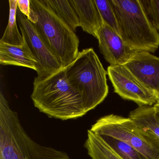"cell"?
Masks as SVG:
<instances>
[{"mask_svg":"<svg viewBox=\"0 0 159 159\" xmlns=\"http://www.w3.org/2000/svg\"><path fill=\"white\" fill-rule=\"evenodd\" d=\"M122 159H148L137 150L123 141L107 135H98Z\"/></svg>","mask_w":159,"mask_h":159,"instance_id":"17","label":"cell"},{"mask_svg":"<svg viewBox=\"0 0 159 159\" xmlns=\"http://www.w3.org/2000/svg\"><path fill=\"white\" fill-rule=\"evenodd\" d=\"M114 93L123 99L136 103L139 107L152 106L157 96L141 84L123 65L110 66L107 70Z\"/></svg>","mask_w":159,"mask_h":159,"instance_id":"8","label":"cell"},{"mask_svg":"<svg viewBox=\"0 0 159 159\" xmlns=\"http://www.w3.org/2000/svg\"><path fill=\"white\" fill-rule=\"evenodd\" d=\"M16 17L21 34L39 64L38 76L34 80H42L63 69L60 62L49 50L27 17L19 10L17 11Z\"/></svg>","mask_w":159,"mask_h":159,"instance_id":"7","label":"cell"},{"mask_svg":"<svg viewBox=\"0 0 159 159\" xmlns=\"http://www.w3.org/2000/svg\"><path fill=\"white\" fill-rule=\"evenodd\" d=\"M123 66L149 90L159 94V57L146 52H136Z\"/></svg>","mask_w":159,"mask_h":159,"instance_id":"9","label":"cell"},{"mask_svg":"<svg viewBox=\"0 0 159 159\" xmlns=\"http://www.w3.org/2000/svg\"><path fill=\"white\" fill-rule=\"evenodd\" d=\"M29 18L35 29L63 69L68 66L79 54V39L50 8L46 0H30Z\"/></svg>","mask_w":159,"mask_h":159,"instance_id":"2","label":"cell"},{"mask_svg":"<svg viewBox=\"0 0 159 159\" xmlns=\"http://www.w3.org/2000/svg\"><path fill=\"white\" fill-rule=\"evenodd\" d=\"M21 46L11 45L0 42V64L13 65L38 70V62L24 39Z\"/></svg>","mask_w":159,"mask_h":159,"instance_id":"12","label":"cell"},{"mask_svg":"<svg viewBox=\"0 0 159 159\" xmlns=\"http://www.w3.org/2000/svg\"><path fill=\"white\" fill-rule=\"evenodd\" d=\"M31 98L41 112L65 120L86 114L80 94L70 85L65 69L42 80H34Z\"/></svg>","mask_w":159,"mask_h":159,"instance_id":"1","label":"cell"},{"mask_svg":"<svg viewBox=\"0 0 159 159\" xmlns=\"http://www.w3.org/2000/svg\"><path fill=\"white\" fill-rule=\"evenodd\" d=\"M90 130L97 135L109 136L125 142L148 159H159V138L129 117L106 115L97 120Z\"/></svg>","mask_w":159,"mask_h":159,"instance_id":"5","label":"cell"},{"mask_svg":"<svg viewBox=\"0 0 159 159\" xmlns=\"http://www.w3.org/2000/svg\"><path fill=\"white\" fill-rule=\"evenodd\" d=\"M154 109H155V113L156 115L159 117V103L156 102L154 105H153Z\"/></svg>","mask_w":159,"mask_h":159,"instance_id":"22","label":"cell"},{"mask_svg":"<svg viewBox=\"0 0 159 159\" xmlns=\"http://www.w3.org/2000/svg\"><path fill=\"white\" fill-rule=\"evenodd\" d=\"M10 14L9 22L0 42L11 45L21 46L24 43V39L17 27V0H10Z\"/></svg>","mask_w":159,"mask_h":159,"instance_id":"16","label":"cell"},{"mask_svg":"<svg viewBox=\"0 0 159 159\" xmlns=\"http://www.w3.org/2000/svg\"><path fill=\"white\" fill-rule=\"evenodd\" d=\"M125 43L135 52H154L159 33L148 17L140 0H109Z\"/></svg>","mask_w":159,"mask_h":159,"instance_id":"4","label":"cell"},{"mask_svg":"<svg viewBox=\"0 0 159 159\" xmlns=\"http://www.w3.org/2000/svg\"><path fill=\"white\" fill-rule=\"evenodd\" d=\"M95 2L104 24L119 33L116 16L109 0H95Z\"/></svg>","mask_w":159,"mask_h":159,"instance_id":"18","label":"cell"},{"mask_svg":"<svg viewBox=\"0 0 159 159\" xmlns=\"http://www.w3.org/2000/svg\"><path fill=\"white\" fill-rule=\"evenodd\" d=\"M157 103H159V94H158V96H157Z\"/></svg>","mask_w":159,"mask_h":159,"instance_id":"23","label":"cell"},{"mask_svg":"<svg viewBox=\"0 0 159 159\" xmlns=\"http://www.w3.org/2000/svg\"><path fill=\"white\" fill-rule=\"evenodd\" d=\"M84 146L92 159H122L99 137L90 130H88Z\"/></svg>","mask_w":159,"mask_h":159,"instance_id":"14","label":"cell"},{"mask_svg":"<svg viewBox=\"0 0 159 159\" xmlns=\"http://www.w3.org/2000/svg\"><path fill=\"white\" fill-rule=\"evenodd\" d=\"M55 14L74 32L80 27V21L69 0H46Z\"/></svg>","mask_w":159,"mask_h":159,"instance_id":"15","label":"cell"},{"mask_svg":"<svg viewBox=\"0 0 159 159\" xmlns=\"http://www.w3.org/2000/svg\"><path fill=\"white\" fill-rule=\"evenodd\" d=\"M80 21V27L84 32L98 39L104 22L95 0H69Z\"/></svg>","mask_w":159,"mask_h":159,"instance_id":"11","label":"cell"},{"mask_svg":"<svg viewBox=\"0 0 159 159\" xmlns=\"http://www.w3.org/2000/svg\"><path fill=\"white\" fill-rule=\"evenodd\" d=\"M65 70L70 84L81 97L86 113L107 96V72L93 48L79 52L76 59Z\"/></svg>","mask_w":159,"mask_h":159,"instance_id":"3","label":"cell"},{"mask_svg":"<svg viewBox=\"0 0 159 159\" xmlns=\"http://www.w3.org/2000/svg\"><path fill=\"white\" fill-rule=\"evenodd\" d=\"M17 7L22 13L29 18L31 11L30 0H17Z\"/></svg>","mask_w":159,"mask_h":159,"instance_id":"21","label":"cell"},{"mask_svg":"<svg viewBox=\"0 0 159 159\" xmlns=\"http://www.w3.org/2000/svg\"><path fill=\"white\" fill-rule=\"evenodd\" d=\"M32 159H71L65 152L51 147H45L36 142Z\"/></svg>","mask_w":159,"mask_h":159,"instance_id":"19","label":"cell"},{"mask_svg":"<svg viewBox=\"0 0 159 159\" xmlns=\"http://www.w3.org/2000/svg\"><path fill=\"white\" fill-rule=\"evenodd\" d=\"M35 141L20 123L18 114L0 93V159H32Z\"/></svg>","mask_w":159,"mask_h":159,"instance_id":"6","label":"cell"},{"mask_svg":"<svg viewBox=\"0 0 159 159\" xmlns=\"http://www.w3.org/2000/svg\"><path fill=\"white\" fill-rule=\"evenodd\" d=\"M97 39L100 52L110 66L124 65L136 52L125 44L119 33L104 23Z\"/></svg>","mask_w":159,"mask_h":159,"instance_id":"10","label":"cell"},{"mask_svg":"<svg viewBox=\"0 0 159 159\" xmlns=\"http://www.w3.org/2000/svg\"><path fill=\"white\" fill-rule=\"evenodd\" d=\"M128 117L139 126L159 138V117L153 106L139 107L130 111Z\"/></svg>","mask_w":159,"mask_h":159,"instance_id":"13","label":"cell"},{"mask_svg":"<svg viewBox=\"0 0 159 159\" xmlns=\"http://www.w3.org/2000/svg\"><path fill=\"white\" fill-rule=\"evenodd\" d=\"M152 24L159 33V0H140Z\"/></svg>","mask_w":159,"mask_h":159,"instance_id":"20","label":"cell"}]
</instances>
